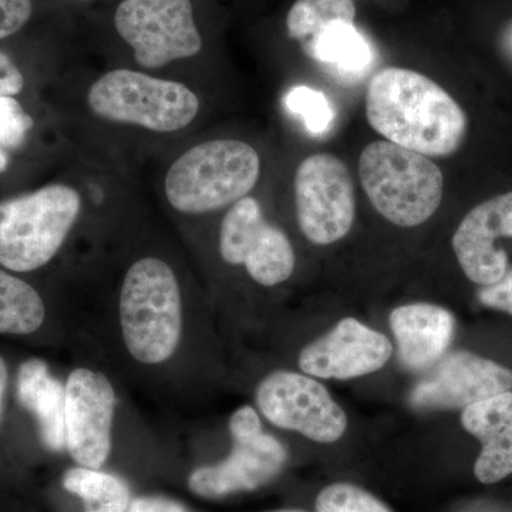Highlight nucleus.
Segmentation results:
<instances>
[{
    "instance_id": "f257e3e1",
    "label": "nucleus",
    "mask_w": 512,
    "mask_h": 512,
    "mask_svg": "<svg viewBox=\"0 0 512 512\" xmlns=\"http://www.w3.org/2000/svg\"><path fill=\"white\" fill-rule=\"evenodd\" d=\"M366 116L387 141L426 157L451 156L467 136L460 104L434 80L400 67H387L373 77Z\"/></svg>"
},
{
    "instance_id": "f03ea898",
    "label": "nucleus",
    "mask_w": 512,
    "mask_h": 512,
    "mask_svg": "<svg viewBox=\"0 0 512 512\" xmlns=\"http://www.w3.org/2000/svg\"><path fill=\"white\" fill-rule=\"evenodd\" d=\"M120 325L130 355L158 365L174 355L183 332V303L173 269L157 258L131 265L120 293Z\"/></svg>"
},
{
    "instance_id": "7ed1b4c3",
    "label": "nucleus",
    "mask_w": 512,
    "mask_h": 512,
    "mask_svg": "<svg viewBox=\"0 0 512 512\" xmlns=\"http://www.w3.org/2000/svg\"><path fill=\"white\" fill-rule=\"evenodd\" d=\"M259 174L261 158L254 147L237 140L207 141L171 165L165 195L177 211L204 214L248 197Z\"/></svg>"
},
{
    "instance_id": "20e7f679",
    "label": "nucleus",
    "mask_w": 512,
    "mask_h": 512,
    "mask_svg": "<svg viewBox=\"0 0 512 512\" xmlns=\"http://www.w3.org/2000/svg\"><path fill=\"white\" fill-rule=\"evenodd\" d=\"M359 175L376 211L399 227L424 224L443 201L440 168L429 157L387 140L365 147L360 154Z\"/></svg>"
},
{
    "instance_id": "39448f33",
    "label": "nucleus",
    "mask_w": 512,
    "mask_h": 512,
    "mask_svg": "<svg viewBox=\"0 0 512 512\" xmlns=\"http://www.w3.org/2000/svg\"><path fill=\"white\" fill-rule=\"evenodd\" d=\"M80 208L79 192L63 184L0 202V265L15 272L42 268L66 241Z\"/></svg>"
},
{
    "instance_id": "423d86ee",
    "label": "nucleus",
    "mask_w": 512,
    "mask_h": 512,
    "mask_svg": "<svg viewBox=\"0 0 512 512\" xmlns=\"http://www.w3.org/2000/svg\"><path fill=\"white\" fill-rule=\"evenodd\" d=\"M89 106L101 119L171 133L195 119L200 101L184 84L117 69L90 87Z\"/></svg>"
},
{
    "instance_id": "0eeeda50",
    "label": "nucleus",
    "mask_w": 512,
    "mask_h": 512,
    "mask_svg": "<svg viewBox=\"0 0 512 512\" xmlns=\"http://www.w3.org/2000/svg\"><path fill=\"white\" fill-rule=\"evenodd\" d=\"M232 450L214 466L192 471L188 487L208 500L254 491L271 483L284 470L288 453L271 434L264 433L258 413L244 406L229 420Z\"/></svg>"
},
{
    "instance_id": "6e6552de",
    "label": "nucleus",
    "mask_w": 512,
    "mask_h": 512,
    "mask_svg": "<svg viewBox=\"0 0 512 512\" xmlns=\"http://www.w3.org/2000/svg\"><path fill=\"white\" fill-rule=\"evenodd\" d=\"M114 25L133 47L137 63L147 69L188 59L202 47L191 0H124Z\"/></svg>"
},
{
    "instance_id": "1a4fd4ad",
    "label": "nucleus",
    "mask_w": 512,
    "mask_h": 512,
    "mask_svg": "<svg viewBox=\"0 0 512 512\" xmlns=\"http://www.w3.org/2000/svg\"><path fill=\"white\" fill-rule=\"evenodd\" d=\"M295 201L299 227L312 244H335L355 222L352 175L332 154H315L302 161L295 175Z\"/></svg>"
},
{
    "instance_id": "9d476101",
    "label": "nucleus",
    "mask_w": 512,
    "mask_h": 512,
    "mask_svg": "<svg viewBox=\"0 0 512 512\" xmlns=\"http://www.w3.org/2000/svg\"><path fill=\"white\" fill-rule=\"evenodd\" d=\"M256 404L274 426L316 443H335L348 429L346 413L326 387L299 373L281 370L266 376L256 389Z\"/></svg>"
},
{
    "instance_id": "9b49d317",
    "label": "nucleus",
    "mask_w": 512,
    "mask_h": 512,
    "mask_svg": "<svg viewBox=\"0 0 512 512\" xmlns=\"http://www.w3.org/2000/svg\"><path fill=\"white\" fill-rule=\"evenodd\" d=\"M220 252L227 264L244 265L259 285L282 284L295 269L288 235L265 220L261 205L252 197L235 202L222 220Z\"/></svg>"
},
{
    "instance_id": "f8f14e48",
    "label": "nucleus",
    "mask_w": 512,
    "mask_h": 512,
    "mask_svg": "<svg viewBox=\"0 0 512 512\" xmlns=\"http://www.w3.org/2000/svg\"><path fill=\"white\" fill-rule=\"evenodd\" d=\"M66 448L80 467L100 470L111 451L116 393L103 373L76 369L66 383Z\"/></svg>"
},
{
    "instance_id": "ddd939ff",
    "label": "nucleus",
    "mask_w": 512,
    "mask_h": 512,
    "mask_svg": "<svg viewBox=\"0 0 512 512\" xmlns=\"http://www.w3.org/2000/svg\"><path fill=\"white\" fill-rule=\"evenodd\" d=\"M505 392H512V370L476 353L457 350L441 357L414 386L409 402L417 410L466 409Z\"/></svg>"
},
{
    "instance_id": "4468645a",
    "label": "nucleus",
    "mask_w": 512,
    "mask_h": 512,
    "mask_svg": "<svg viewBox=\"0 0 512 512\" xmlns=\"http://www.w3.org/2000/svg\"><path fill=\"white\" fill-rule=\"evenodd\" d=\"M392 355V342L383 333L345 318L302 350L299 367L320 379L349 380L377 372Z\"/></svg>"
},
{
    "instance_id": "2eb2a0df",
    "label": "nucleus",
    "mask_w": 512,
    "mask_h": 512,
    "mask_svg": "<svg viewBox=\"0 0 512 512\" xmlns=\"http://www.w3.org/2000/svg\"><path fill=\"white\" fill-rule=\"evenodd\" d=\"M512 238V191L484 201L468 212L453 237L458 264L474 284L490 286L508 271V256L495 245Z\"/></svg>"
},
{
    "instance_id": "dca6fc26",
    "label": "nucleus",
    "mask_w": 512,
    "mask_h": 512,
    "mask_svg": "<svg viewBox=\"0 0 512 512\" xmlns=\"http://www.w3.org/2000/svg\"><path fill=\"white\" fill-rule=\"evenodd\" d=\"M399 359L413 372L430 369L446 355L454 338L453 313L433 303H410L390 313Z\"/></svg>"
},
{
    "instance_id": "f3484780",
    "label": "nucleus",
    "mask_w": 512,
    "mask_h": 512,
    "mask_svg": "<svg viewBox=\"0 0 512 512\" xmlns=\"http://www.w3.org/2000/svg\"><path fill=\"white\" fill-rule=\"evenodd\" d=\"M461 424L481 441L474 466L477 480L495 484L512 474V392L498 394L466 407Z\"/></svg>"
},
{
    "instance_id": "a211bd4d",
    "label": "nucleus",
    "mask_w": 512,
    "mask_h": 512,
    "mask_svg": "<svg viewBox=\"0 0 512 512\" xmlns=\"http://www.w3.org/2000/svg\"><path fill=\"white\" fill-rule=\"evenodd\" d=\"M18 399L36 417L43 443L53 451L66 447V387L40 359L26 360L19 369Z\"/></svg>"
},
{
    "instance_id": "6ab92c4d",
    "label": "nucleus",
    "mask_w": 512,
    "mask_h": 512,
    "mask_svg": "<svg viewBox=\"0 0 512 512\" xmlns=\"http://www.w3.org/2000/svg\"><path fill=\"white\" fill-rule=\"evenodd\" d=\"M303 47L313 59L332 66L339 77L350 82L365 76L373 64L372 46L355 23H333Z\"/></svg>"
},
{
    "instance_id": "aec40b11",
    "label": "nucleus",
    "mask_w": 512,
    "mask_h": 512,
    "mask_svg": "<svg viewBox=\"0 0 512 512\" xmlns=\"http://www.w3.org/2000/svg\"><path fill=\"white\" fill-rule=\"evenodd\" d=\"M63 487L83 501L84 512H127L131 503L126 481L96 468H70L64 474Z\"/></svg>"
},
{
    "instance_id": "412c9836",
    "label": "nucleus",
    "mask_w": 512,
    "mask_h": 512,
    "mask_svg": "<svg viewBox=\"0 0 512 512\" xmlns=\"http://www.w3.org/2000/svg\"><path fill=\"white\" fill-rule=\"evenodd\" d=\"M45 303L22 279L0 269V333L29 335L45 320Z\"/></svg>"
},
{
    "instance_id": "4be33fe9",
    "label": "nucleus",
    "mask_w": 512,
    "mask_h": 512,
    "mask_svg": "<svg viewBox=\"0 0 512 512\" xmlns=\"http://www.w3.org/2000/svg\"><path fill=\"white\" fill-rule=\"evenodd\" d=\"M355 0H296L286 18L289 36L303 45L333 23H355Z\"/></svg>"
},
{
    "instance_id": "5701e85b",
    "label": "nucleus",
    "mask_w": 512,
    "mask_h": 512,
    "mask_svg": "<svg viewBox=\"0 0 512 512\" xmlns=\"http://www.w3.org/2000/svg\"><path fill=\"white\" fill-rule=\"evenodd\" d=\"M284 104L288 111L301 117L306 130L313 136L328 133L335 120V111L328 97L312 87H293L286 93Z\"/></svg>"
},
{
    "instance_id": "b1692460",
    "label": "nucleus",
    "mask_w": 512,
    "mask_h": 512,
    "mask_svg": "<svg viewBox=\"0 0 512 512\" xmlns=\"http://www.w3.org/2000/svg\"><path fill=\"white\" fill-rule=\"evenodd\" d=\"M316 512H392L369 491L355 484L335 483L320 491Z\"/></svg>"
},
{
    "instance_id": "393cba45",
    "label": "nucleus",
    "mask_w": 512,
    "mask_h": 512,
    "mask_svg": "<svg viewBox=\"0 0 512 512\" xmlns=\"http://www.w3.org/2000/svg\"><path fill=\"white\" fill-rule=\"evenodd\" d=\"M32 127V117L18 100L0 96V148H19Z\"/></svg>"
},
{
    "instance_id": "a878e982",
    "label": "nucleus",
    "mask_w": 512,
    "mask_h": 512,
    "mask_svg": "<svg viewBox=\"0 0 512 512\" xmlns=\"http://www.w3.org/2000/svg\"><path fill=\"white\" fill-rule=\"evenodd\" d=\"M32 13V0H0V40L18 33Z\"/></svg>"
},
{
    "instance_id": "bb28decb",
    "label": "nucleus",
    "mask_w": 512,
    "mask_h": 512,
    "mask_svg": "<svg viewBox=\"0 0 512 512\" xmlns=\"http://www.w3.org/2000/svg\"><path fill=\"white\" fill-rule=\"evenodd\" d=\"M478 299L484 306L512 315V269L490 286H483Z\"/></svg>"
},
{
    "instance_id": "cd10ccee",
    "label": "nucleus",
    "mask_w": 512,
    "mask_h": 512,
    "mask_svg": "<svg viewBox=\"0 0 512 512\" xmlns=\"http://www.w3.org/2000/svg\"><path fill=\"white\" fill-rule=\"evenodd\" d=\"M25 79L18 66L0 50V96H15L22 92Z\"/></svg>"
},
{
    "instance_id": "c85d7f7f",
    "label": "nucleus",
    "mask_w": 512,
    "mask_h": 512,
    "mask_svg": "<svg viewBox=\"0 0 512 512\" xmlns=\"http://www.w3.org/2000/svg\"><path fill=\"white\" fill-rule=\"evenodd\" d=\"M127 512H191L183 504L160 497V495H144L131 500Z\"/></svg>"
},
{
    "instance_id": "c756f323",
    "label": "nucleus",
    "mask_w": 512,
    "mask_h": 512,
    "mask_svg": "<svg viewBox=\"0 0 512 512\" xmlns=\"http://www.w3.org/2000/svg\"><path fill=\"white\" fill-rule=\"evenodd\" d=\"M498 47H500L501 55L512 66V20L504 26L498 36Z\"/></svg>"
},
{
    "instance_id": "7c9ffc66",
    "label": "nucleus",
    "mask_w": 512,
    "mask_h": 512,
    "mask_svg": "<svg viewBox=\"0 0 512 512\" xmlns=\"http://www.w3.org/2000/svg\"><path fill=\"white\" fill-rule=\"evenodd\" d=\"M6 384H8V367L5 360L0 357V416H2L3 397H5Z\"/></svg>"
},
{
    "instance_id": "2f4dec72",
    "label": "nucleus",
    "mask_w": 512,
    "mask_h": 512,
    "mask_svg": "<svg viewBox=\"0 0 512 512\" xmlns=\"http://www.w3.org/2000/svg\"><path fill=\"white\" fill-rule=\"evenodd\" d=\"M9 165V158L8 154L3 151V148H0V173H3V171H6V168H8Z\"/></svg>"
},
{
    "instance_id": "473e14b6",
    "label": "nucleus",
    "mask_w": 512,
    "mask_h": 512,
    "mask_svg": "<svg viewBox=\"0 0 512 512\" xmlns=\"http://www.w3.org/2000/svg\"><path fill=\"white\" fill-rule=\"evenodd\" d=\"M274 512H305L301 510H281V511H274Z\"/></svg>"
}]
</instances>
